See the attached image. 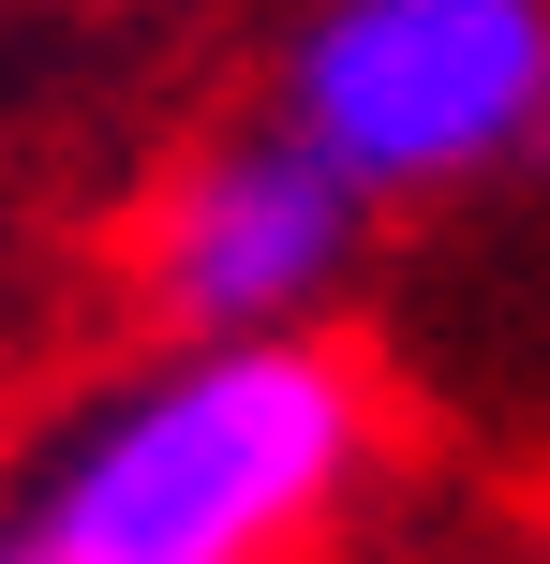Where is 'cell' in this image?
I'll use <instances>...</instances> for the list:
<instances>
[{
	"instance_id": "1",
	"label": "cell",
	"mask_w": 550,
	"mask_h": 564,
	"mask_svg": "<svg viewBox=\"0 0 550 564\" xmlns=\"http://www.w3.org/2000/svg\"><path fill=\"white\" fill-rule=\"evenodd\" d=\"M373 460V401L313 327L164 341L0 476V564H298Z\"/></svg>"
},
{
	"instance_id": "2",
	"label": "cell",
	"mask_w": 550,
	"mask_h": 564,
	"mask_svg": "<svg viewBox=\"0 0 550 564\" xmlns=\"http://www.w3.org/2000/svg\"><path fill=\"white\" fill-rule=\"evenodd\" d=\"M283 134L357 194H446L550 149V0H313L283 45Z\"/></svg>"
},
{
	"instance_id": "3",
	"label": "cell",
	"mask_w": 550,
	"mask_h": 564,
	"mask_svg": "<svg viewBox=\"0 0 550 564\" xmlns=\"http://www.w3.org/2000/svg\"><path fill=\"white\" fill-rule=\"evenodd\" d=\"M357 224H373V194L268 119V134L208 149V164L164 194V224H149V297H164L179 341H283L298 312L357 268Z\"/></svg>"
}]
</instances>
